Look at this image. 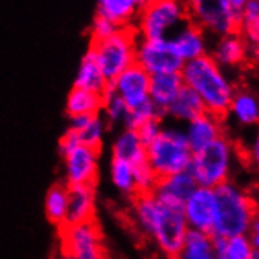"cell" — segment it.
Returning <instances> with one entry per match:
<instances>
[{
  "label": "cell",
  "mask_w": 259,
  "mask_h": 259,
  "mask_svg": "<svg viewBox=\"0 0 259 259\" xmlns=\"http://www.w3.org/2000/svg\"><path fill=\"white\" fill-rule=\"evenodd\" d=\"M257 16H259V0H248V2L239 10V22H240L242 35L248 33L253 28Z\"/></svg>",
  "instance_id": "e575fe53"
},
{
  "label": "cell",
  "mask_w": 259,
  "mask_h": 259,
  "mask_svg": "<svg viewBox=\"0 0 259 259\" xmlns=\"http://www.w3.org/2000/svg\"><path fill=\"white\" fill-rule=\"evenodd\" d=\"M151 119H163L162 113L154 107V104L151 101L139 105L135 109H129L127 121H126V127L129 129H139L142 124L148 123Z\"/></svg>",
  "instance_id": "1f68e13d"
},
{
  "label": "cell",
  "mask_w": 259,
  "mask_h": 259,
  "mask_svg": "<svg viewBox=\"0 0 259 259\" xmlns=\"http://www.w3.org/2000/svg\"><path fill=\"white\" fill-rule=\"evenodd\" d=\"M184 87L179 72L151 75L149 80V101L165 118V112L176 99L181 88Z\"/></svg>",
  "instance_id": "ffe728a7"
},
{
  "label": "cell",
  "mask_w": 259,
  "mask_h": 259,
  "mask_svg": "<svg viewBox=\"0 0 259 259\" xmlns=\"http://www.w3.org/2000/svg\"><path fill=\"white\" fill-rule=\"evenodd\" d=\"M134 173H135V187H137V195L139 193H149L154 190L157 184V176L154 175L149 168L148 162L134 166Z\"/></svg>",
  "instance_id": "d6a6232c"
},
{
  "label": "cell",
  "mask_w": 259,
  "mask_h": 259,
  "mask_svg": "<svg viewBox=\"0 0 259 259\" xmlns=\"http://www.w3.org/2000/svg\"><path fill=\"white\" fill-rule=\"evenodd\" d=\"M129 203V215L137 231L154 243L163 256L173 259L189 231L182 209L165 204L152 192L135 195Z\"/></svg>",
  "instance_id": "6da1fadb"
},
{
  "label": "cell",
  "mask_w": 259,
  "mask_h": 259,
  "mask_svg": "<svg viewBox=\"0 0 259 259\" xmlns=\"http://www.w3.org/2000/svg\"><path fill=\"white\" fill-rule=\"evenodd\" d=\"M248 54V42L240 32L220 36L210 57L219 66H237Z\"/></svg>",
  "instance_id": "7402d4cb"
},
{
  "label": "cell",
  "mask_w": 259,
  "mask_h": 259,
  "mask_svg": "<svg viewBox=\"0 0 259 259\" xmlns=\"http://www.w3.org/2000/svg\"><path fill=\"white\" fill-rule=\"evenodd\" d=\"M179 74L184 85L201 99L207 113L220 119L228 113L236 91L209 54L184 63Z\"/></svg>",
  "instance_id": "7a4b0ae2"
},
{
  "label": "cell",
  "mask_w": 259,
  "mask_h": 259,
  "mask_svg": "<svg viewBox=\"0 0 259 259\" xmlns=\"http://www.w3.org/2000/svg\"><path fill=\"white\" fill-rule=\"evenodd\" d=\"M251 240V245L256 251H259V212H256L254 217H253V222H251V226H250V231L247 234Z\"/></svg>",
  "instance_id": "8d00e7d4"
},
{
  "label": "cell",
  "mask_w": 259,
  "mask_h": 259,
  "mask_svg": "<svg viewBox=\"0 0 259 259\" xmlns=\"http://www.w3.org/2000/svg\"><path fill=\"white\" fill-rule=\"evenodd\" d=\"M173 259H217L214 237L206 233L189 230L181 250Z\"/></svg>",
  "instance_id": "4316f807"
},
{
  "label": "cell",
  "mask_w": 259,
  "mask_h": 259,
  "mask_svg": "<svg viewBox=\"0 0 259 259\" xmlns=\"http://www.w3.org/2000/svg\"><path fill=\"white\" fill-rule=\"evenodd\" d=\"M162 127H163V119H151V121L142 124L139 129H135V131L139 132V135H140L142 142L145 143V146H148L149 143H152L157 139L160 131H162Z\"/></svg>",
  "instance_id": "d590c367"
},
{
  "label": "cell",
  "mask_w": 259,
  "mask_h": 259,
  "mask_svg": "<svg viewBox=\"0 0 259 259\" xmlns=\"http://www.w3.org/2000/svg\"><path fill=\"white\" fill-rule=\"evenodd\" d=\"M250 259H259V251H256V250H254V253L251 254V257H250Z\"/></svg>",
  "instance_id": "b9f144b4"
},
{
  "label": "cell",
  "mask_w": 259,
  "mask_h": 259,
  "mask_svg": "<svg viewBox=\"0 0 259 259\" xmlns=\"http://www.w3.org/2000/svg\"><path fill=\"white\" fill-rule=\"evenodd\" d=\"M234 159V148L226 137L210 143L204 149L193 152L189 173L198 187L217 189L228 182Z\"/></svg>",
  "instance_id": "ba28073f"
},
{
  "label": "cell",
  "mask_w": 259,
  "mask_h": 259,
  "mask_svg": "<svg viewBox=\"0 0 259 259\" xmlns=\"http://www.w3.org/2000/svg\"><path fill=\"white\" fill-rule=\"evenodd\" d=\"M149 0H98L96 14L113 21L118 27H134L139 13Z\"/></svg>",
  "instance_id": "44dd1931"
},
{
  "label": "cell",
  "mask_w": 259,
  "mask_h": 259,
  "mask_svg": "<svg viewBox=\"0 0 259 259\" xmlns=\"http://www.w3.org/2000/svg\"><path fill=\"white\" fill-rule=\"evenodd\" d=\"M60 233V250L72 259H109L104 236L96 220L65 225Z\"/></svg>",
  "instance_id": "30bf717a"
},
{
  "label": "cell",
  "mask_w": 259,
  "mask_h": 259,
  "mask_svg": "<svg viewBox=\"0 0 259 259\" xmlns=\"http://www.w3.org/2000/svg\"><path fill=\"white\" fill-rule=\"evenodd\" d=\"M54 259H72V257H71L68 253L62 251V250H58V253H57V256H55Z\"/></svg>",
  "instance_id": "60d3db41"
},
{
  "label": "cell",
  "mask_w": 259,
  "mask_h": 259,
  "mask_svg": "<svg viewBox=\"0 0 259 259\" xmlns=\"http://www.w3.org/2000/svg\"><path fill=\"white\" fill-rule=\"evenodd\" d=\"M243 38H245V39H247V42H248V44H251V46H254L256 42H259V16H257V19H256V22H254L253 28L250 30L248 33L243 35Z\"/></svg>",
  "instance_id": "74e56055"
},
{
  "label": "cell",
  "mask_w": 259,
  "mask_h": 259,
  "mask_svg": "<svg viewBox=\"0 0 259 259\" xmlns=\"http://www.w3.org/2000/svg\"><path fill=\"white\" fill-rule=\"evenodd\" d=\"M173 48L184 63L207 54L206 33L190 21L170 38Z\"/></svg>",
  "instance_id": "ac0fdd59"
},
{
  "label": "cell",
  "mask_w": 259,
  "mask_h": 259,
  "mask_svg": "<svg viewBox=\"0 0 259 259\" xmlns=\"http://www.w3.org/2000/svg\"><path fill=\"white\" fill-rule=\"evenodd\" d=\"M137 41L139 36L134 27H121L109 38L90 41L88 52L96 60L105 79L112 82L135 63Z\"/></svg>",
  "instance_id": "52a82bcc"
},
{
  "label": "cell",
  "mask_w": 259,
  "mask_h": 259,
  "mask_svg": "<svg viewBox=\"0 0 259 259\" xmlns=\"http://www.w3.org/2000/svg\"><path fill=\"white\" fill-rule=\"evenodd\" d=\"M187 22L186 0H149L139 13L134 30L142 39H170Z\"/></svg>",
  "instance_id": "5b68a950"
},
{
  "label": "cell",
  "mask_w": 259,
  "mask_h": 259,
  "mask_svg": "<svg viewBox=\"0 0 259 259\" xmlns=\"http://www.w3.org/2000/svg\"><path fill=\"white\" fill-rule=\"evenodd\" d=\"M189 21L204 33L225 36L240 32L239 11L230 0H186Z\"/></svg>",
  "instance_id": "9c48e42d"
},
{
  "label": "cell",
  "mask_w": 259,
  "mask_h": 259,
  "mask_svg": "<svg viewBox=\"0 0 259 259\" xmlns=\"http://www.w3.org/2000/svg\"><path fill=\"white\" fill-rule=\"evenodd\" d=\"M135 65L149 75L181 72L184 62L176 54L170 39H142L137 41Z\"/></svg>",
  "instance_id": "8fae6325"
},
{
  "label": "cell",
  "mask_w": 259,
  "mask_h": 259,
  "mask_svg": "<svg viewBox=\"0 0 259 259\" xmlns=\"http://www.w3.org/2000/svg\"><path fill=\"white\" fill-rule=\"evenodd\" d=\"M63 163V182L68 187L95 186L99 178L101 149L82 145L71 132H65L58 142Z\"/></svg>",
  "instance_id": "8992f818"
},
{
  "label": "cell",
  "mask_w": 259,
  "mask_h": 259,
  "mask_svg": "<svg viewBox=\"0 0 259 259\" xmlns=\"http://www.w3.org/2000/svg\"><path fill=\"white\" fill-rule=\"evenodd\" d=\"M184 134L192 152H198L223 137L222 119L206 112L187 123Z\"/></svg>",
  "instance_id": "9a60e30c"
},
{
  "label": "cell",
  "mask_w": 259,
  "mask_h": 259,
  "mask_svg": "<svg viewBox=\"0 0 259 259\" xmlns=\"http://www.w3.org/2000/svg\"><path fill=\"white\" fill-rule=\"evenodd\" d=\"M101 107H102V95L72 87V90L69 91L66 98L65 112L69 119V118H79V116L99 115Z\"/></svg>",
  "instance_id": "484cf974"
},
{
  "label": "cell",
  "mask_w": 259,
  "mask_h": 259,
  "mask_svg": "<svg viewBox=\"0 0 259 259\" xmlns=\"http://www.w3.org/2000/svg\"><path fill=\"white\" fill-rule=\"evenodd\" d=\"M217 219L212 237H234L248 234L256 214L251 198L233 182H225L215 189Z\"/></svg>",
  "instance_id": "3957f363"
},
{
  "label": "cell",
  "mask_w": 259,
  "mask_h": 259,
  "mask_svg": "<svg viewBox=\"0 0 259 259\" xmlns=\"http://www.w3.org/2000/svg\"><path fill=\"white\" fill-rule=\"evenodd\" d=\"M217 259H250L254 253L251 240L247 234L234 237H214Z\"/></svg>",
  "instance_id": "f1b7e54d"
},
{
  "label": "cell",
  "mask_w": 259,
  "mask_h": 259,
  "mask_svg": "<svg viewBox=\"0 0 259 259\" xmlns=\"http://www.w3.org/2000/svg\"><path fill=\"white\" fill-rule=\"evenodd\" d=\"M118 28V27L113 21L107 19L101 16V14H96L93 22H91V27H90V36H91V41H96V39H104V38H109L112 36Z\"/></svg>",
  "instance_id": "836d02e7"
},
{
  "label": "cell",
  "mask_w": 259,
  "mask_h": 259,
  "mask_svg": "<svg viewBox=\"0 0 259 259\" xmlns=\"http://www.w3.org/2000/svg\"><path fill=\"white\" fill-rule=\"evenodd\" d=\"M129 115V107L121 101L115 93L107 88V91L102 95V107L101 116L107 123L109 129H123L126 127V121Z\"/></svg>",
  "instance_id": "4dcf8cb0"
},
{
  "label": "cell",
  "mask_w": 259,
  "mask_h": 259,
  "mask_svg": "<svg viewBox=\"0 0 259 259\" xmlns=\"http://www.w3.org/2000/svg\"><path fill=\"white\" fill-rule=\"evenodd\" d=\"M96 220V187H68L66 225H77Z\"/></svg>",
  "instance_id": "2e32d148"
},
{
  "label": "cell",
  "mask_w": 259,
  "mask_h": 259,
  "mask_svg": "<svg viewBox=\"0 0 259 259\" xmlns=\"http://www.w3.org/2000/svg\"><path fill=\"white\" fill-rule=\"evenodd\" d=\"M74 87L93 91V93H98V95H104L109 88V80L105 79V75L102 74L99 65L96 63V60L88 51L80 60L77 74H75V79H74Z\"/></svg>",
  "instance_id": "d4e9b609"
},
{
  "label": "cell",
  "mask_w": 259,
  "mask_h": 259,
  "mask_svg": "<svg viewBox=\"0 0 259 259\" xmlns=\"http://www.w3.org/2000/svg\"><path fill=\"white\" fill-rule=\"evenodd\" d=\"M182 214H184L189 230L212 236L217 219L215 189L196 186V189L192 192V195L182 206Z\"/></svg>",
  "instance_id": "7c38bea8"
},
{
  "label": "cell",
  "mask_w": 259,
  "mask_h": 259,
  "mask_svg": "<svg viewBox=\"0 0 259 259\" xmlns=\"http://www.w3.org/2000/svg\"><path fill=\"white\" fill-rule=\"evenodd\" d=\"M206 113V109L201 99L196 96L195 91L187 88L186 85L181 88L176 99L165 112V118H171L178 123H190L192 119Z\"/></svg>",
  "instance_id": "603a6c76"
},
{
  "label": "cell",
  "mask_w": 259,
  "mask_h": 259,
  "mask_svg": "<svg viewBox=\"0 0 259 259\" xmlns=\"http://www.w3.org/2000/svg\"><path fill=\"white\" fill-rule=\"evenodd\" d=\"M240 124L251 126L259 123V101L248 91H237L233 96L230 110Z\"/></svg>",
  "instance_id": "f546056e"
},
{
  "label": "cell",
  "mask_w": 259,
  "mask_h": 259,
  "mask_svg": "<svg viewBox=\"0 0 259 259\" xmlns=\"http://www.w3.org/2000/svg\"><path fill=\"white\" fill-rule=\"evenodd\" d=\"M193 152L182 127L165 126L157 139L146 146V162L157 179L187 171Z\"/></svg>",
  "instance_id": "277c9868"
},
{
  "label": "cell",
  "mask_w": 259,
  "mask_h": 259,
  "mask_svg": "<svg viewBox=\"0 0 259 259\" xmlns=\"http://www.w3.org/2000/svg\"><path fill=\"white\" fill-rule=\"evenodd\" d=\"M253 48L256 49V52H257V55H259V42H256V44L253 46Z\"/></svg>",
  "instance_id": "7bdbcfd3"
},
{
  "label": "cell",
  "mask_w": 259,
  "mask_h": 259,
  "mask_svg": "<svg viewBox=\"0 0 259 259\" xmlns=\"http://www.w3.org/2000/svg\"><path fill=\"white\" fill-rule=\"evenodd\" d=\"M110 157L137 166L146 162V146L135 129H118L110 143Z\"/></svg>",
  "instance_id": "e0dca14e"
},
{
  "label": "cell",
  "mask_w": 259,
  "mask_h": 259,
  "mask_svg": "<svg viewBox=\"0 0 259 259\" xmlns=\"http://www.w3.org/2000/svg\"><path fill=\"white\" fill-rule=\"evenodd\" d=\"M230 2H231V5L239 11L243 5H245V4L248 2V0H230Z\"/></svg>",
  "instance_id": "ab89813d"
},
{
  "label": "cell",
  "mask_w": 259,
  "mask_h": 259,
  "mask_svg": "<svg viewBox=\"0 0 259 259\" xmlns=\"http://www.w3.org/2000/svg\"><path fill=\"white\" fill-rule=\"evenodd\" d=\"M195 189H196V184L192 175L189 171H182V173H176V175L159 179L152 193L165 204L182 209V206H184L187 198L192 195Z\"/></svg>",
  "instance_id": "5bb4252c"
},
{
  "label": "cell",
  "mask_w": 259,
  "mask_h": 259,
  "mask_svg": "<svg viewBox=\"0 0 259 259\" xmlns=\"http://www.w3.org/2000/svg\"><path fill=\"white\" fill-rule=\"evenodd\" d=\"M149 80L151 75L139 65H132L126 71L109 82V90L123 101L129 109L149 101Z\"/></svg>",
  "instance_id": "4fadbf2b"
},
{
  "label": "cell",
  "mask_w": 259,
  "mask_h": 259,
  "mask_svg": "<svg viewBox=\"0 0 259 259\" xmlns=\"http://www.w3.org/2000/svg\"><path fill=\"white\" fill-rule=\"evenodd\" d=\"M66 131L71 132L79 143L101 149L105 140V135H107L110 129L99 113L90 116L69 118Z\"/></svg>",
  "instance_id": "d6986e66"
},
{
  "label": "cell",
  "mask_w": 259,
  "mask_h": 259,
  "mask_svg": "<svg viewBox=\"0 0 259 259\" xmlns=\"http://www.w3.org/2000/svg\"><path fill=\"white\" fill-rule=\"evenodd\" d=\"M109 178H110V184L113 186V189L119 195L126 196L127 200H131V198L137 195L134 165H131L129 162L110 157Z\"/></svg>",
  "instance_id": "83f0119b"
},
{
  "label": "cell",
  "mask_w": 259,
  "mask_h": 259,
  "mask_svg": "<svg viewBox=\"0 0 259 259\" xmlns=\"http://www.w3.org/2000/svg\"><path fill=\"white\" fill-rule=\"evenodd\" d=\"M44 215L57 230L66 225L68 215V186L65 182H57L51 186L44 196Z\"/></svg>",
  "instance_id": "cb8c5ba5"
},
{
  "label": "cell",
  "mask_w": 259,
  "mask_h": 259,
  "mask_svg": "<svg viewBox=\"0 0 259 259\" xmlns=\"http://www.w3.org/2000/svg\"><path fill=\"white\" fill-rule=\"evenodd\" d=\"M251 160L254 162V165L257 166L259 170V135L256 137V140L251 146Z\"/></svg>",
  "instance_id": "f35d334b"
}]
</instances>
